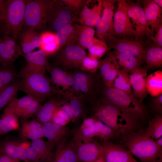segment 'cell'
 <instances>
[{
  "instance_id": "cell-1",
  "label": "cell",
  "mask_w": 162,
  "mask_h": 162,
  "mask_svg": "<svg viewBox=\"0 0 162 162\" xmlns=\"http://www.w3.org/2000/svg\"><path fill=\"white\" fill-rule=\"evenodd\" d=\"M89 104L91 117L111 128L115 136L125 135L138 128L139 120L112 104L97 100Z\"/></svg>"
},
{
  "instance_id": "cell-2",
  "label": "cell",
  "mask_w": 162,
  "mask_h": 162,
  "mask_svg": "<svg viewBox=\"0 0 162 162\" xmlns=\"http://www.w3.org/2000/svg\"><path fill=\"white\" fill-rule=\"evenodd\" d=\"M97 98L101 102L116 106L139 121L144 120L146 115V110L142 103L134 101L126 93L106 86L102 80L98 90Z\"/></svg>"
},
{
  "instance_id": "cell-3",
  "label": "cell",
  "mask_w": 162,
  "mask_h": 162,
  "mask_svg": "<svg viewBox=\"0 0 162 162\" xmlns=\"http://www.w3.org/2000/svg\"><path fill=\"white\" fill-rule=\"evenodd\" d=\"M123 143L142 162H156L162 156V149L142 129L122 136Z\"/></svg>"
},
{
  "instance_id": "cell-4",
  "label": "cell",
  "mask_w": 162,
  "mask_h": 162,
  "mask_svg": "<svg viewBox=\"0 0 162 162\" xmlns=\"http://www.w3.org/2000/svg\"><path fill=\"white\" fill-rule=\"evenodd\" d=\"M18 77L21 81L20 90L41 103L58 94L50 79L45 74L28 72L22 69Z\"/></svg>"
},
{
  "instance_id": "cell-5",
  "label": "cell",
  "mask_w": 162,
  "mask_h": 162,
  "mask_svg": "<svg viewBox=\"0 0 162 162\" xmlns=\"http://www.w3.org/2000/svg\"><path fill=\"white\" fill-rule=\"evenodd\" d=\"M26 0H3L2 22L6 34L18 38L22 30Z\"/></svg>"
},
{
  "instance_id": "cell-6",
  "label": "cell",
  "mask_w": 162,
  "mask_h": 162,
  "mask_svg": "<svg viewBox=\"0 0 162 162\" xmlns=\"http://www.w3.org/2000/svg\"><path fill=\"white\" fill-rule=\"evenodd\" d=\"M73 83L70 93L92 104L98 99L97 90L100 81V75L96 73H87L79 70L74 71Z\"/></svg>"
},
{
  "instance_id": "cell-7",
  "label": "cell",
  "mask_w": 162,
  "mask_h": 162,
  "mask_svg": "<svg viewBox=\"0 0 162 162\" xmlns=\"http://www.w3.org/2000/svg\"><path fill=\"white\" fill-rule=\"evenodd\" d=\"M53 0H28L25 10L24 25L36 31L46 27V14Z\"/></svg>"
},
{
  "instance_id": "cell-8",
  "label": "cell",
  "mask_w": 162,
  "mask_h": 162,
  "mask_svg": "<svg viewBox=\"0 0 162 162\" xmlns=\"http://www.w3.org/2000/svg\"><path fill=\"white\" fill-rule=\"evenodd\" d=\"M125 5L128 15L131 19L135 28V38L146 40L145 39L147 38V40H150L154 36V32L147 24L143 7L140 1L134 2L131 0H126Z\"/></svg>"
},
{
  "instance_id": "cell-9",
  "label": "cell",
  "mask_w": 162,
  "mask_h": 162,
  "mask_svg": "<svg viewBox=\"0 0 162 162\" xmlns=\"http://www.w3.org/2000/svg\"><path fill=\"white\" fill-rule=\"evenodd\" d=\"M46 20L49 28L56 32L68 24L79 21V18L62 0H53L52 5L46 13Z\"/></svg>"
},
{
  "instance_id": "cell-10",
  "label": "cell",
  "mask_w": 162,
  "mask_h": 162,
  "mask_svg": "<svg viewBox=\"0 0 162 162\" xmlns=\"http://www.w3.org/2000/svg\"><path fill=\"white\" fill-rule=\"evenodd\" d=\"M87 55L85 50L76 44L66 46L56 54L55 60L62 69L67 71L79 70L83 58Z\"/></svg>"
},
{
  "instance_id": "cell-11",
  "label": "cell",
  "mask_w": 162,
  "mask_h": 162,
  "mask_svg": "<svg viewBox=\"0 0 162 162\" xmlns=\"http://www.w3.org/2000/svg\"><path fill=\"white\" fill-rule=\"evenodd\" d=\"M103 10L100 20L96 26L97 36L107 45L116 36L114 28L113 17L114 0H102Z\"/></svg>"
},
{
  "instance_id": "cell-12",
  "label": "cell",
  "mask_w": 162,
  "mask_h": 162,
  "mask_svg": "<svg viewBox=\"0 0 162 162\" xmlns=\"http://www.w3.org/2000/svg\"><path fill=\"white\" fill-rule=\"evenodd\" d=\"M126 1H117L118 7L113 17L114 28L115 34L118 38H134L136 32L127 14Z\"/></svg>"
},
{
  "instance_id": "cell-13",
  "label": "cell",
  "mask_w": 162,
  "mask_h": 162,
  "mask_svg": "<svg viewBox=\"0 0 162 162\" xmlns=\"http://www.w3.org/2000/svg\"><path fill=\"white\" fill-rule=\"evenodd\" d=\"M147 40L135 38L133 39H115L107 46L110 49L121 52L130 54L135 57L140 64L144 62Z\"/></svg>"
},
{
  "instance_id": "cell-14",
  "label": "cell",
  "mask_w": 162,
  "mask_h": 162,
  "mask_svg": "<svg viewBox=\"0 0 162 162\" xmlns=\"http://www.w3.org/2000/svg\"><path fill=\"white\" fill-rule=\"evenodd\" d=\"M46 70L50 74L52 86L59 95L63 96L70 92L73 83V72L65 71L52 65L48 61Z\"/></svg>"
},
{
  "instance_id": "cell-15",
  "label": "cell",
  "mask_w": 162,
  "mask_h": 162,
  "mask_svg": "<svg viewBox=\"0 0 162 162\" xmlns=\"http://www.w3.org/2000/svg\"><path fill=\"white\" fill-rule=\"evenodd\" d=\"M21 48L16 39L4 34L0 38V62L2 64H13L19 56H24Z\"/></svg>"
},
{
  "instance_id": "cell-16",
  "label": "cell",
  "mask_w": 162,
  "mask_h": 162,
  "mask_svg": "<svg viewBox=\"0 0 162 162\" xmlns=\"http://www.w3.org/2000/svg\"><path fill=\"white\" fill-rule=\"evenodd\" d=\"M103 153L106 162H134L131 153L123 146L110 140L102 141Z\"/></svg>"
},
{
  "instance_id": "cell-17",
  "label": "cell",
  "mask_w": 162,
  "mask_h": 162,
  "mask_svg": "<svg viewBox=\"0 0 162 162\" xmlns=\"http://www.w3.org/2000/svg\"><path fill=\"white\" fill-rule=\"evenodd\" d=\"M74 141L76 146L79 162H94L103 152L101 144L96 140L86 142Z\"/></svg>"
},
{
  "instance_id": "cell-18",
  "label": "cell",
  "mask_w": 162,
  "mask_h": 162,
  "mask_svg": "<svg viewBox=\"0 0 162 162\" xmlns=\"http://www.w3.org/2000/svg\"><path fill=\"white\" fill-rule=\"evenodd\" d=\"M42 128L44 137L53 149L68 138L71 133L68 127L60 126L51 122L42 124Z\"/></svg>"
},
{
  "instance_id": "cell-19",
  "label": "cell",
  "mask_w": 162,
  "mask_h": 162,
  "mask_svg": "<svg viewBox=\"0 0 162 162\" xmlns=\"http://www.w3.org/2000/svg\"><path fill=\"white\" fill-rule=\"evenodd\" d=\"M104 59L99 60L100 76L106 86L112 87L114 80L120 70V67L109 51Z\"/></svg>"
},
{
  "instance_id": "cell-20",
  "label": "cell",
  "mask_w": 162,
  "mask_h": 162,
  "mask_svg": "<svg viewBox=\"0 0 162 162\" xmlns=\"http://www.w3.org/2000/svg\"><path fill=\"white\" fill-rule=\"evenodd\" d=\"M51 162H79L76 154V147L72 138L69 137L56 148Z\"/></svg>"
},
{
  "instance_id": "cell-21",
  "label": "cell",
  "mask_w": 162,
  "mask_h": 162,
  "mask_svg": "<svg viewBox=\"0 0 162 162\" xmlns=\"http://www.w3.org/2000/svg\"><path fill=\"white\" fill-rule=\"evenodd\" d=\"M26 64L22 68L29 72L45 74L48 59L47 56L41 50L24 55Z\"/></svg>"
},
{
  "instance_id": "cell-22",
  "label": "cell",
  "mask_w": 162,
  "mask_h": 162,
  "mask_svg": "<svg viewBox=\"0 0 162 162\" xmlns=\"http://www.w3.org/2000/svg\"><path fill=\"white\" fill-rule=\"evenodd\" d=\"M139 1L143 6L147 24L154 32L162 24V9L153 0Z\"/></svg>"
},
{
  "instance_id": "cell-23",
  "label": "cell",
  "mask_w": 162,
  "mask_h": 162,
  "mask_svg": "<svg viewBox=\"0 0 162 162\" xmlns=\"http://www.w3.org/2000/svg\"><path fill=\"white\" fill-rule=\"evenodd\" d=\"M147 76V70L145 68L140 67L129 75L134 93L141 102L146 97L148 93L146 86V80Z\"/></svg>"
},
{
  "instance_id": "cell-24",
  "label": "cell",
  "mask_w": 162,
  "mask_h": 162,
  "mask_svg": "<svg viewBox=\"0 0 162 162\" xmlns=\"http://www.w3.org/2000/svg\"><path fill=\"white\" fill-rule=\"evenodd\" d=\"M19 130L20 136L23 140L32 141L44 137L42 124L35 119L28 120L21 119Z\"/></svg>"
},
{
  "instance_id": "cell-25",
  "label": "cell",
  "mask_w": 162,
  "mask_h": 162,
  "mask_svg": "<svg viewBox=\"0 0 162 162\" xmlns=\"http://www.w3.org/2000/svg\"><path fill=\"white\" fill-rule=\"evenodd\" d=\"M95 119L88 117L83 120L80 126L73 130V140L75 142H88L92 141L95 137L94 123Z\"/></svg>"
},
{
  "instance_id": "cell-26",
  "label": "cell",
  "mask_w": 162,
  "mask_h": 162,
  "mask_svg": "<svg viewBox=\"0 0 162 162\" xmlns=\"http://www.w3.org/2000/svg\"><path fill=\"white\" fill-rule=\"evenodd\" d=\"M18 38L24 55L32 52L35 49L39 47L40 44V34L37 31L30 28L22 30Z\"/></svg>"
},
{
  "instance_id": "cell-27",
  "label": "cell",
  "mask_w": 162,
  "mask_h": 162,
  "mask_svg": "<svg viewBox=\"0 0 162 162\" xmlns=\"http://www.w3.org/2000/svg\"><path fill=\"white\" fill-rule=\"evenodd\" d=\"M98 3L91 9L87 4L80 14L79 22L82 25L91 27L96 26L99 22L103 9L102 0H97Z\"/></svg>"
},
{
  "instance_id": "cell-28",
  "label": "cell",
  "mask_w": 162,
  "mask_h": 162,
  "mask_svg": "<svg viewBox=\"0 0 162 162\" xmlns=\"http://www.w3.org/2000/svg\"><path fill=\"white\" fill-rule=\"evenodd\" d=\"M62 96L68 102L72 109L74 116L73 123H76L88 118L89 111L86 102L70 93Z\"/></svg>"
},
{
  "instance_id": "cell-29",
  "label": "cell",
  "mask_w": 162,
  "mask_h": 162,
  "mask_svg": "<svg viewBox=\"0 0 162 162\" xmlns=\"http://www.w3.org/2000/svg\"><path fill=\"white\" fill-rule=\"evenodd\" d=\"M144 62L146 63L145 68L147 71L161 67L162 65V47H158L149 40H147Z\"/></svg>"
},
{
  "instance_id": "cell-30",
  "label": "cell",
  "mask_w": 162,
  "mask_h": 162,
  "mask_svg": "<svg viewBox=\"0 0 162 162\" xmlns=\"http://www.w3.org/2000/svg\"><path fill=\"white\" fill-rule=\"evenodd\" d=\"M0 153L13 158L28 162L25 149L21 146L20 142L10 140L0 141Z\"/></svg>"
},
{
  "instance_id": "cell-31",
  "label": "cell",
  "mask_w": 162,
  "mask_h": 162,
  "mask_svg": "<svg viewBox=\"0 0 162 162\" xmlns=\"http://www.w3.org/2000/svg\"><path fill=\"white\" fill-rule=\"evenodd\" d=\"M63 101V98H50L41 105L35 115L36 120L42 124L50 122L56 110L61 106Z\"/></svg>"
},
{
  "instance_id": "cell-32",
  "label": "cell",
  "mask_w": 162,
  "mask_h": 162,
  "mask_svg": "<svg viewBox=\"0 0 162 162\" xmlns=\"http://www.w3.org/2000/svg\"><path fill=\"white\" fill-rule=\"evenodd\" d=\"M73 23L67 25L56 33L59 50L66 46L74 45L76 43L77 30L76 24Z\"/></svg>"
},
{
  "instance_id": "cell-33",
  "label": "cell",
  "mask_w": 162,
  "mask_h": 162,
  "mask_svg": "<svg viewBox=\"0 0 162 162\" xmlns=\"http://www.w3.org/2000/svg\"><path fill=\"white\" fill-rule=\"evenodd\" d=\"M122 69L131 74L137 68L140 67V64L133 56L127 53L119 52L114 50L109 51Z\"/></svg>"
},
{
  "instance_id": "cell-34",
  "label": "cell",
  "mask_w": 162,
  "mask_h": 162,
  "mask_svg": "<svg viewBox=\"0 0 162 162\" xmlns=\"http://www.w3.org/2000/svg\"><path fill=\"white\" fill-rule=\"evenodd\" d=\"M41 43L39 47L47 56L56 54L59 46L56 33L51 31H44L40 35Z\"/></svg>"
},
{
  "instance_id": "cell-35",
  "label": "cell",
  "mask_w": 162,
  "mask_h": 162,
  "mask_svg": "<svg viewBox=\"0 0 162 162\" xmlns=\"http://www.w3.org/2000/svg\"><path fill=\"white\" fill-rule=\"evenodd\" d=\"M129 73L122 69H120L113 83L112 87L127 94L134 101L142 103L136 97L130 83Z\"/></svg>"
},
{
  "instance_id": "cell-36",
  "label": "cell",
  "mask_w": 162,
  "mask_h": 162,
  "mask_svg": "<svg viewBox=\"0 0 162 162\" xmlns=\"http://www.w3.org/2000/svg\"><path fill=\"white\" fill-rule=\"evenodd\" d=\"M18 117L5 108L0 117V135L19 130Z\"/></svg>"
},
{
  "instance_id": "cell-37",
  "label": "cell",
  "mask_w": 162,
  "mask_h": 162,
  "mask_svg": "<svg viewBox=\"0 0 162 162\" xmlns=\"http://www.w3.org/2000/svg\"><path fill=\"white\" fill-rule=\"evenodd\" d=\"M77 32V45L84 49L89 48L92 45L95 31L91 26L76 24Z\"/></svg>"
},
{
  "instance_id": "cell-38",
  "label": "cell",
  "mask_w": 162,
  "mask_h": 162,
  "mask_svg": "<svg viewBox=\"0 0 162 162\" xmlns=\"http://www.w3.org/2000/svg\"><path fill=\"white\" fill-rule=\"evenodd\" d=\"M31 146L40 162H51L53 156L52 151L53 148L48 141L43 139L32 141Z\"/></svg>"
},
{
  "instance_id": "cell-39",
  "label": "cell",
  "mask_w": 162,
  "mask_h": 162,
  "mask_svg": "<svg viewBox=\"0 0 162 162\" xmlns=\"http://www.w3.org/2000/svg\"><path fill=\"white\" fill-rule=\"evenodd\" d=\"M146 86L147 93L152 97L162 94V71L157 70L147 76Z\"/></svg>"
},
{
  "instance_id": "cell-40",
  "label": "cell",
  "mask_w": 162,
  "mask_h": 162,
  "mask_svg": "<svg viewBox=\"0 0 162 162\" xmlns=\"http://www.w3.org/2000/svg\"><path fill=\"white\" fill-rule=\"evenodd\" d=\"M21 81L18 78L12 83L0 92V112L15 98L20 90Z\"/></svg>"
},
{
  "instance_id": "cell-41",
  "label": "cell",
  "mask_w": 162,
  "mask_h": 162,
  "mask_svg": "<svg viewBox=\"0 0 162 162\" xmlns=\"http://www.w3.org/2000/svg\"><path fill=\"white\" fill-rule=\"evenodd\" d=\"M17 70L13 64H2L0 67V92L18 78Z\"/></svg>"
},
{
  "instance_id": "cell-42",
  "label": "cell",
  "mask_w": 162,
  "mask_h": 162,
  "mask_svg": "<svg viewBox=\"0 0 162 162\" xmlns=\"http://www.w3.org/2000/svg\"><path fill=\"white\" fill-rule=\"evenodd\" d=\"M33 99L28 95L18 99L15 98L5 108L20 117Z\"/></svg>"
},
{
  "instance_id": "cell-43",
  "label": "cell",
  "mask_w": 162,
  "mask_h": 162,
  "mask_svg": "<svg viewBox=\"0 0 162 162\" xmlns=\"http://www.w3.org/2000/svg\"><path fill=\"white\" fill-rule=\"evenodd\" d=\"M144 133L152 139H157L162 135V116L157 114L149 122L148 126L144 130Z\"/></svg>"
},
{
  "instance_id": "cell-44",
  "label": "cell",
  "mask_w": 162,
  "mask_h": 162,
  "mask_svg": "<svg viewBox=\"0 0 162 162\" xmlns=\"http://www.w3.org/2000/svg\"><path fill=\"white\" fill-rule=\"evenodd\" d=\"M110 50L104 42L94 37L93 44L88 49L87 53L92 58L99 60Z\"/></svg>"
},
{
  "instance_id": "cell-45",
  "label": "cell",
  "mask_w": 162,
  "mask_h": 162,
  "mask_svg": "<svg viewBox=\"0 0 162 162\" xmlns=\"http://www.w3.org/2000/svg\"><path fill=\"white\" fill-rule=\"evenodd\" d=\"M94 128L95 136L98 137L102 141L109 140L115 136L112 129L99 120L95 119Z\"/></svg>"
},
{
  "instance_id": "cell-46",
  "label": "cell",
  "mask_w": 162,
  "mask_h": 162,
  "mask_svg": "<svg viewBox=\"0 0 162 162\" xmlns=\"http://www.w3.org/2000/svg\"><path fill=\"white\" fill-rule=\"evenodd\" d=\"M99 60L87 55L83 59L79 70L87 73H95L99 68Z\"/></svg>"
},
{
  "instance_id": "cell-47",
  "label": "cell",
  "mask_w": 162,
  "mask_h": 162,
  "mask_svg": "<svg viewBox=\"0 0 162 162\" xmlns=\"http://www.w3.org/2000/svg\"><path fill=\"white\" fill-rule=\"evenodd\" d=\"M64 5L74 14H80L90 0H62Z\"/></svg>"
},
{
  "instance_id": "cell-48",
  "label": "cell",
  "mask_w": 162,
  "mask_h": 162,
  "mask_svg": "<svg viewBox=\"0 0 162 162\" xmlns=\"http://www.w3.org/2000/svg\"><path fill=\"white\" fill-rule=\"evenodd\" d=\"M41 102L34 98L31 101L28 106L20 116L21 119L28 120L35 116L41 106Z\"/></svg>"
},
{
  "instance_id": "cell-49",
  "label": "cell",
  "mask_w": 162,
  "mask_h": 162,
  "mask_svg": "<svg viewBox=\"0 0 162 162\" xmlns=\"http://www.w3.org/2000/svg\"><path fill=\"white\" fill-rule=\"evenodd\" d=\"M21 146L25 149L28 162H40L36 153L31 146V142L24 141L20 142Z\"/></svg>"
},
{
  "instance_id": "cell-50",
  "label": "cell",
  "mask_w": 162,
  "mask_h": 162,
  "mask_svg": "<svg viewBox=\"0 0 162 162\" xmlns=\"http://www.w3.org/2000/svg\"><path fill=\"white\" fill-rule=\"evenodd\" d=\"M151 107L158 114H162V94L153 98L152 101Z\"/></svg>"
},
{
  "instance_id": "cell-51",
  "label": "cell",
  "mask_w": 162,
  "mask_h": 162,
  "mask_svg": "<svg viewBox=\"0 0 162 162\" xmlns=\"http://www.w3.org/2000/svg\"><path fill=\"white\" fill-rule=\"evenodd\" d=\"M156 33L149 40L154 45L162 47V24L156 30Z\"/></svg>"
},
{
  "instance_id": "cell-52",
  "label": "cell",
  "mask_w": 162,
  "mask_h": 162,
  "mask_svg": "<svg viewBox=\"0 0 162 162\" xmlns=\"http://www.w3.org/2000/svg\"><path fill=\"white\" fill-rule=\"evenodd\" d=\"M63 98V97H62ZM63 101L61 107L66 112L72 122L74 119V116L70 106L68 102L63 98Z\"/></svg>"
},
{
  "instance_id": "cell-53",
  "label": "cell",
  "mask_w": 162,
  "mask_h": 162,
  "mask_svg": "<svg viewBox=\"0 0 162 162\" xmlns=\"http://www.w3.org/2000/svg\"><path fill=\"white\" fill-rule=\"evenodd\" d=\"M54 114H56L66 121L68 123L71 121L68 115L61 106L57 108Z\"/></svg>"
},
{
  "instance_id": "cell-54",
  "label": "cell",
  "mask_w": 162,
  "mask_h": 162,
  "mask_svg": "<svg viewBox=\"0 0 162 162\" xmlns=\"http://www.w3.org/2000/svg\"><path fill=\"white\" fill-rule=\"evenodd\" d=\"M50 122L62 127L65 126L68 124L66 121L55 114H54Z\"/></svg>"
},
{
  "instance_id": "cell-55",
  "label": "cell",
  "mask_w": 162,
  "mask_h": 162,
  "mask_svg": "<svg viewBox=\"0 0 162 162\" xmlns=\"http://www.w3.org/2000/svg\"><path fill=\"white\" fill-rule=\"evenodd\" d=\"M0 162H20V160L0 153Z\"/></svg>"
},
{
  "instance_id": "cell-56",
  "label": "cell",
  "mask_w": 162,
  "mask_h": 162,
  "mask_svg": "<svg viewBox=\"0 0 162 162\" xmlns=\"http://www.w3.org/2000/svg\"><path fill=\"white\" fill-rule=\"evenodd\" d=\"M156 144L158 147L162 149V136L160 138L156 139L155 140Z\"/></svg>"
},
{
  "instance_id": "cell-57",
  "label": "cell",
  "mask_w": 162,
  "mask_h": 162,
  "mask_svg": "<svg viewBox=\"0 0 162 162\" xmlns=\"http://www.w3.org/2000/svg\"><path fill=\"white\" fill-rule=\"evenodd\" d=\"M3 8V0H0V23L2 21Z\"/></svg>"
},
{
  "instance_id": "cell-58",
  "label": "cell",
  "mask_w": 162,
  "mask_h": 162,
  "mask_svg": "<svg viewBox=\"0 0 162 162\" xmlns=\"http://www.w3.org/2000/svg\"><path fill=\"white\" fill-rule=\"evenodd\" d=\"M94 162H106L103 152L100 156Z\"/></svg>"
},
{
  "instance_id": "cell-59",
  "label": "cell",
  "mask_w": 162,
  "mask_h": 162,
  "mask_svg": "<svg viewBox=\"0 0 162 162\" xmlns=\"http://www.w3.org/2000/svg\"><path fill=\"white\" fill-rule=\"evenodd\" d=\"M153 1L161 8H162V0H153Z\"/></svg>"
},
{
  "instance_id": "cell-60",
  "label": "cell",
  "mask_w": 162,
  "mask_h": 162,
  "mask_svg": "<svg viewBox=\"0 0 162 162\" xmlns=\"http://www.w3.org/2000/svg\"><path fill=\"white\" fill-rule=\"evenodd\" d=\"M4 34H5L3 28L2 23L0 24V38Z\"/></svg>"
},
{
  "instance_id": "cell-61",
  "label": "cell",
  "mask_w": 162,
  "mask_h": 162,
  "mask_svg": "<svg viewBox=\"0 0 162 162\" xmlns=\"http://www.w3.org/2000/svg\"><path fill=\"white\" fill-rule=\"evenodd\" d=\"M134 162H137L136 160H135Z\"/></svg>"
},
{
  "instance_id": "cell-62",
  "label": "cell",
  "mask_w": 162,
  "mask_h": 162,
  "mask_svg": "<svg viewBox=\"0 0 162 162\" xmlns=\"http://www.w3.org/2000/svg\"></svg>"
}]
</instances>
